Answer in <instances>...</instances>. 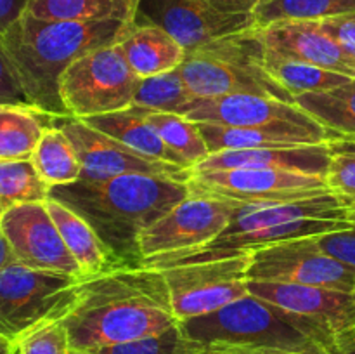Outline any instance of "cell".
Wrapping results in <instances>:
<instances>
[{
  "label": "cell",
  "mask_w": 355,
  "mask_h": 354,
  "mask_svg": "<svg viewBox=\"0 0 355 354\" xmlns=\"http://www.w3.org/2000/svg\"><path fill=\"white\" fill-rule=\"evenodd\" d=\"M61 323L71 351H97L156 335L179 321L162 271L121 266L78 281Z\"/></svg>",
  "instance_id": "cell-1"
},
{
  "label": "cell",
  "mask_w": 355,
  "mask_h": 354,
  "mask_svg": "<svg viewBox=\"0 0 355 354\" xmlns=\"http://www.w3.org/2000/svg\"><path fill=\"white\" fill-rule=\"evenodd\" d=\"M187 183L168 177L128 176L83 179L51 189V198L82 215L120 266L141 267L139 238L162 215L189 196Z\"/></svg>",
  "instance_id": "cell-2"
},
{
  "label": "cell",
  "mask_w": 355,
  "mask_h": 354,
  "mask_svg": "<svg viewBox=\"0 0 355 354\" xmlns=\"http://www.w3.org/2000/svg\"><path fill=\"white\" fill-rule=\"evenodd\" d=\"M134 24L40 19L24 12L0 44L28 103L52 117H69L59 94L62 73L89 51L118 44Z\"/></svg>",
  "instance_id": "cell-3"
},
{
  "label": "cell",
  "mask_w": 355,
  "mask_h": 354,
  "mask_svg": "<svg viewBox=\"0 0 355 354\" xmlns=\"http://www.w3.org/2000/svg\"><path fill=\"white\" fill-rule=\"evenodd\" d=\"M189 339L201 344L227 342L252 347L266 354L290 353L322 344L331 349V337L311 319L286 311L253 294L210 312L179 321Z\"/></svg>",
  "instance_id": "cell-4"
},
{
  "label": "cell",
  "mask_w": 355,
  "mask_h": 354,
  "mask_svg": "<svg viewBox=\"0 0 355 354\" xmlns=\"http://www.w3.org/2000/svg\"><path fill=\"white\" fill-rule=\"evenodd\" d=\"M263 56L259 31L250 28L189 51L179 71L194 97L252 94L295 103V97L267 73Z\"/></svg>",
  "instance_id": "cell-5"
},
{
  "label": "cell",
  "mask_w": 355,
  "mask_h": 354,
  "mask_svg": "<svg viewBox=\"0 0 355 354\" xmlns=\"http://www.w3.org/2000/svg\"><path fill=\"white\" fill-rule=\"evenodd\" d=\"M78 278L12 262L0 271V335L19 342L33 330L59 321L75 302Z\"/></svg>",
  "instance_id": "cell-6"
},
{
  "label": "cell",
  "mask_w": 355,
  "mask_h": 354,
  "mask_svg": "<svg viewBox=\"0 0 355 354\" xmlns=\"http://www.w3.org/2000/svg\"><path fill=\"white\" fill-rule=\"evenodd\" d=\"M137 82L120 44H113L73 61L62 73L59 94L69 117L83 120L130 108Z\"/></svg>",
  "instance_id": "cell-7"
},
{
  "label": "cell",
  "mask_w": 355,
  "mask_h": 354,
  "mask_svg": "<svg viewBox=\"0 0 355 354\" xmlns=\"http://www.w3.org/2000/svg\"><path fill=\"white\" fill-rule=\"evenodd\" d=\"M250 255L252 252L159 269L177 321L210 314L248 294Z\"/></svg>",
  "instance_id": "cell-8"
},
{
  "label": "cell",
  "mask_w": 355,
  "mask_h": 354,
  "mask_svg": "<svg viewBox=\"0 0 355 354\" xmlns=\"http://www.w3.org/2000/svg\"><path fill=\"white\" fill-rule=\"evenodd\" d=\"M248 280L355 292V269L319 246L318 236L284 239L253 250Z\"/></svg>",
  "instance_id": "cell-9"
},
{
  "label": "cell",
  "mask_w": 355,
  "mask_h": 354,
  "mask_svg": "<svg viewBox=\"0 0 355 354\" xmlns=\"http://www.w3.org/2000/svg\"><path fill=\"white\" fill-rule=\"evenodd\" d=\"M187 186L189 193L218 198L238 207L295 201L329 193L324 176L288 170L232 169L194 172Z\"/></svg>",
  "instance_id": "cell-10"
},
{
  "label": "cell",
  "mask_w": 355,
  "mask_h": 354,
  "mask_svg": "<svg viewBox=\"0 0 355 354\" xmlns=\"http://www.w3.org/2000/svg\"><path fill=\"white\" fill-rule=\"evenodd\" d=\"M236 210L234 203L191 193L142 233V260L208 245L227 229Z\"/></svg>",
  "instance_id": "cell-11"
},
{
  "label": "cell",
  "mask_w": 355,
  "mask_h": 354,
  "mask_svg": "<svg viewBox=\"0 0 355 354\" xmlns=\"http://www.w3.org/2000/svg\"><path fill=\"white\" fill-rule=\"evenodd\" d=\"M54 124L71 141L82 163L83 179H107L128 174H142L189 183L193 177V170L187 167L146 158L111 135L90 127L82 118L55 117Z\"/></svg>",
  "instance_id": "cell-12"
},
{
  "label": "cell",
  "mask_w": 355,
  "mask_h": 354,
  "mask_svg": "<svg viewBox=\"0 0 355 354\" xmlns=\"http://www.w3.org/2000/svg\"><path fill=\"white\" fill-rule=\"evenodd\" d=\"M135 23L158 24L189 52L217 38L255 28V17L222 12L210 0H141Z\"/></svg>",
  "instance_id": "cell-13"
},
{
  "label": "cell",
  "mask_w": 355,
  "mask_h": 354,
  "mask_svg": "<svg viewBox=\"0 0 355 354\" xmlns=\"http://www.w3.org/2000/svg\"><path fill=\"white\" fill-rule=\"evenodd\" d=\"M0 229L19 264L31 269L68 274L82 280V271L62 242L45 201L10 208L0 217Z\"/></svg>",
  "instance_id": "cell-14"
},
{
  "label": "cell",
  "mask_w": 355,
  "mask_h": 354,
  "mask_svg": "<svg viewBox=\"0 0 355 354\" xmlns=\"http://www.w3.org/2000/svg\"><path fill=\"white\" fill-rule=\"evenodd\" d=\"M248 292L314 321L331 337L335 346L355 335V292L253 280L248 281Z\"/></svg>",
  "instance_id": "cell-15"
},
{
  "label": "cell",
  "mask_w": 355,
  "mask_h": 354,
  "mask_svg": "<svg viewBox=\"0 0 355 354\" xmlns=\"http://www.w3.org/2000/svg\"><path fill=\"white\" fill-rule=\"evenodd\" d=\"M182 115L196 124H214L224 127H263L274 124H318L295 103L252 94L234 96L194 97Z\"/></svg>",
  "instance_id": "cell-16"
},
{
  "label": "cell",
  "mask_w": 355,
  "mask_h": 354,
  "mask_svg": "<svg viewBox=\"0 0 355 354\" xmlns=\"http://www.w3.org/2000/svg\"><path fill=\"white\" fill-rule=\"evenodd\" d=\"M267 51L355 78V58L321 28L319 21H277L257 28Z\"/></svg>",
  "instance_id": "cell-17"
},
{
  "label": "cell",
  "mask_w": 355,
  "mask_h": 354,
  "mask_svg": "<svg viewBox=\"0 0 355 354\" xmlns=\"http://www.w3.org/2000/svg\"><path fill=\"white\" fill-rule=\"evenodd\" d=\"M211 153L227 149H286L300 146L329 144L333 135L321 124H274L263 127H224L198 124Z\"/></svg>",
  "instance_id": "cell-18"
},
{
  "label": "cell",
  "mask_w": 355,
  "mask_h": 354,
  "mask_svg": "<svg viewBox=\"0 0 355 354\" xmlns=\"http://www.w3.org/2000/svg\"><path fill=\"white\" fill-rule=\"evenodd\" d=\"M329 144L300 146L286 149H227L208 155L207 160L193 167L194 172H215L232 169L288 170V172L324 176L331 163Z\"/></svg>",
  "instance_id": "cell-19"
},
{
  "label": "cell",
  "mask_w": 355,
  "mask_h": 354,
  "mask_svg": "<svg viewBox=\"0 0 355 354\" xmlns=\"http://www.w3.org/2000/svg\"><path fill=\"white\" fill-rule=\"evenodd\" d=\"M118 44L137 78L180 68L187 56L186 49L168 31L153 23H135Z\"/></svg>",
  "instance_id": "cell-20"
},
{
  "label": "cell",
  "mask_w": 355,
  "mask_h": 354,
  "mask_svg": "<svg viewBox=\"0 0 355 354\" xmlns=\"http://www.w3.org/2000/svg\"><path fill=\"white\" fill-rule=\"evenodd\" d=\"M83 121H87L90 127L111 135L113 139L120 141L121 144L128 146V148L137 151L139 155L146 156V158L191 169L173 149H170L163 142L158 132L155 130V127L146 120V108L130 106L127 110L83 118Z\"/></svg>",
  "instance_id": "cell-21"
},
{
  "label": "cell",
  "mask_w": 355,
  "mask_h": 354,
  "mask_svg": "<svg viewBox=\"0 0 355 354\" xmlns=\"http://www.w3.org/2000/svg\"><path fill=\"white\" fill-rule=\"evenodd\" d=\"M45 207H47L52 221L58 226L62 242L68 246L75 262L78 264L80 271H82V280L106 273L114 267H121L106 248L96 229L82 215L51 196L45 200Z\"/></svg>",
  "instance_id": "cell-22"
},
{
  "label": "cell",
  "mask_w": 355,
  "mask_h": 354,
  "mask_svg": "<svg viewBox=\"0 0 355 354\" xmlns=\"http://www.w3.org/2000/svg\"><path fill=\"white\" fill-rule=\"evenodd\" d=\"M54 118L30 104L0 103V160H30Z\"/></svg>",
  "instance_id": "cell-23"
},
{
  "label": "cell",
  "mask_w": 355,
  "mask_h": 354,
  "mask_svg": "<svg viewBox=\"0 0 355 354\" xmlns=\"http://www.w3.org/2000/svg\"><path fill=\"white\" fill-rule=\"evenodd\" d=\"M295 104L333 135V142L355 139V78L324 92L302 94Z\"/></svg>",
  "instance_id": "cell-24"
},
{
  "label": "cell",
  "mask_w": 355,
  "mask_h": 354,
  "mask_svg": "<svg viewBox=\"0 0 355 354\" xmlns=\"http://www.w3.org/2000/svg\"><path fill=\"white\" fill-rule=\"evenodd\" d=\"M141 0H30L26 12L40 19L135 23Z\"/></svg>",
  "instance_id": "cell-25"
},
{
  "label": "cell",
  "mask_w": 355,
  "mask_h": 354,
  "mask_svg": "<svg viewBox=\"0 0 355 354\" xmlns=\"http://www.w3.org/2000/svg\"><path fill=\"white\" fill-rule=\"evenodd\" d=\"M30 160L38 176L51 186V189L76 183L82 177L83 169L78 155L71 141L55 124L42 134Z\"/></svg>",
  "instance_id": "cell-26"
},
{
  "label": "cell",
  "mask_w": 355,
  "mask_h": 354,
  "mask_svg": "<svg viewBox=\"0 0 355 354\" xmlns=\"http://www.w3.org/2000/svg\"><path fill=\"white\" fill-rule=\"evenodd\" d=\"M263 66L267 73L293 97L302 96V94L324 92L335 87L345 85L352 80V76L329 71V69L319 68L309 62L283 58L267 49L263 56Z\"/></svg>",
  "instance_id": "cell-27"
},
{
  "label": "cell",
  "mask_w": 355,
  "mask_h": 354,
  "mask_svg": "<svg viewBox=\"0 0 355 354\" xmlns=\"http://www.w3.org/2000/svg\"><path fill=\"white\" fill-rule=\"evenodd\" d=\"M355 12V0H262L253 10L255 28L277 21H322Z\"/></svg>",
  "instance_id": "cell-28"
},
{
  "label": "cell",
  "mask_w": 355,
  "mask_h": 354,
  "mask_svg": "<svg viewBox=\"0 0 355 354\" xmlns=\"http://www.w3.org/2000/svg\"><path fill=\"white\" fill-rule=\"evenodd\" d=\"M146 120L155 127L163 142L170 149H173L191 169L207 160L210 155V149L201 135L198 124L184 115L153 111L146 108Z\"/></svg>",
  "instance_id": "cell-29"
},
{
  "label": "cell",
  "mask_w": 355,
  "mask_h": 354,
  "mask_svg": "<svg viewBox=\"0 0 355 354\" xmlns=\"http://www.w3.org/2000/svg\"><path fill=\"white\" fill-rule=\"evenodd\" d=\"M49 196L51 186L38 176L31 160H0V217L10 208Z\"/></svg>",
  "instance_id": "cell-30"
},
{
  "label": "cell",
  "mask_w": 355,
  "mask_h": 354,
  "mask_svg": "<svg viewBox=\"0 0 355 354\" xmlns=\"http://www.w3.org/2000/svg\"><path fill=\"white\" fill-rule=\"evenodd\" d=\"M194 99L187 89L179 68L162 75L139 78L132 106L148 108L153 111L182 115L184 108Z\"/></svg>",
  "instance_id": "cell-31"
},
{
  "label": "cell",
  "mask_w": 355,
  "mask_h": 354,
  "mask_svg": "<svg viewBox=\"0 0 355 354\" xmlns=\"http://www.w3.org/2000/svg\"><path fill=\"white\" fill-rule=\"evenodd\" d=\"M205 344L184 335L179 323L168 330L134 342L118 344V346L103 347L94 353L97 354H196Z\"/></svg>",
  "instance_id": "cell-32"
},
{
  "label": "cell",
  "mask_w": 355,
  "mask_h": 354,
  "mask_svg": "<svg viewBox=\"0 0 355 354\" xmlns=\"http://www.w3.org/2000/svg\"><path fill=\"white\" fill-rule=\"evenodd\" d=\"M331 149V163L326 172L328 191L340 203L347 222L355 226V149L336 146Z\"/></svg>",
  "instance_id": "cell-33"
},
{
  "label": "cell",
  "mask_w": 355,
  "mask_h": 354,
  "mask_svg": "<svg viewBox=\"0 0 355 354\" xmlns=\"http://www.w3.org/2000/svg\"><path fill=\"white\" fill-rule=\"evenodd\" d=\"M69 337L61 319L33 330L17 342V354H69Z\"/></svg>",
  "instance_id": "cell-34"
},
{
  "label": "cell",
  "mask_w": 355,
  "mask_h": 354,
  "mask_svg": "<svg viewBox=\"0 0 355 354\" xmlns=\"http://www.w3.org/2000/svg\"><path fill=\"white\" fill-rule=\"evenodd\" d=\"M318 243L326 253L336 257L355 269V226L343 231L318 236Z\"/></svg>",
  "instance_id": "cell-35"
},
{
  "label": "cell",
  "mask_w": 355,
  "mask_h": 354,
  "mask_svg": "<svg viewBox=\"0 0 355 354\" xmlns=\"http://www.w3.org/2000/svg\"><path fill=\"white\" fill-rule=\"evenodd\" d=\"M322 30L355 58V12L319 21Z\"/></svg>",
  "instance_id": "cell-36"
},
{
  "label": "cell",
  "mask_w": 355,
  "mask_h": 354,
  "mask_svg": "<svg viewBox=\"0 0 355 354\" xmlns=\"http://www.w3.org/2000/svg\"><path fill=\"white\" fill-rule=\"evenodd\" d=\"M0 103L30 104L0 44ZM31 106V104H30Z\"/></svg>",
  "instance_id": "cell-37"
},
{
  "label": "cell",
  "mask_w": 355,
  "mask_h": 354,
  "mask_svg": "<svg viewBox=\"0 0 355 354\" xmlns=\"http://www.w3.org/2000/svg\"><path fill=\"white\" fill-rule=\"evenodd\" d=\"M28 2L30 0H0V37L26 12Z\"/></svg>",
  "instance_id": "cell-38"
},
{
  "label": "cell",
  "mask_w": 355,
  "mask_h": 354,
  "mask_svg": "<svg viewBox=\"0 0 355 354\" xmlns=\"http://www.w3.org/2000/svg\"><path fill=\"white\" fill-rule=\"evenodd\" d=\"M211 6L227 14H253L262 0H210Z\"/></svg>",
  "instance_id": "cell-39"
},
{
  "label": "cell",
  "mask_w": 355,
  "mask_h": 354,
  "mask_svg": "<svg viewBox=\"0 0 355 354\" xmlns=\"http://www.w3.org/2000/svg\"><path fill=\"white\" fill-rule=\"evenodd\" d=\"M196 354H266V353L252 349V347L236 346V344L211 342V344H205Z\"/></svg>",
  "instance_id": "cell-40"
},
{
  "label": "cell",
  "mask_w": 355,
  "mask_h": 354,
  "mask_svg": "<svg viewBox=\"0 0 355 354\" xmlns=\"http://www.w3.org/2000/svg\"><path fill=\"white\" fill-rule=\"evenodd\" d=\"M12 262H17L16 255H14L10 243L7 242L6 235H3L2 229H0V271Z\"/></svg>",
  "instance_id": "cell-41"
},
{
  "label": "cell",
  "mask_w": 355,
  "mask_h": 354,
  "mask_svg": "<svg viewBox=\"0 0 355 354\" xmlns=\"http://www.w3.org/2000/svg\"><path fill=\"white\" fill-rule=\"evenodd\" d=\"M333 354H355V335L347 337V339L340 340L335 347L331 349Z\"/></svg>",
  "instance_id": "cell-42"
},
{
  "label": "cell",
  "mask_w": 355,
  "mask_h": 354,
  "mask_svg": "<svg viewBox=\"0 0 355 354\" xmlns=\"http://www.w3.org/2000/svg\"><path fill=\"white\" fill-rule=\"evenodd\" d=\"M276 354H333L331 349L322 344H312V346L305 347V349L290 351V353H276Z\"/></svg>",
  "instance_id": "cell-43"
},
{
  "label": "cell",
  "mask_w": 355,
  "mask_h": 354,
  "mask_svg": "<svg viewBox=\"0 0 355 354\" xmlns=\"http://www.w3.org/2000/svg\"><path fill=\"white\" fill-rule=\"evenodd\" d=\"M0 354H17V344L0 335Z\"/></svg>",
  "instance_id": "cell-44"
},
{
  "label": "cell",
  "mask_w": 355,
  "mask_h": 354,
  "mask_svg": "<svg viewBox=\"0 0 355 354\" xmlns=\"http://www.w3.org/2000/svg\"><path fill=\"white\" fill-rule=\"evenodd\" d=\"M331 146H336V148H345V149H355V139H350V141H336L329 142Z\"/></svg>",
  "instance_id": "cell-45"
},
{
  "label": "cell",
  "mask_w": 355,
  "mask_h": 354,
  "mask_svg": "<svg viewBox=\"0 0 355 354\" xmlns=\"http://www.w3.org/2000/svg\"><path fill=\"white\" fill-rule=\"evenodd\" d=\"M69 354H97L94 351H69Z\"/></svg>",
  "instance_id": "cell-46"
}]
</instances>
